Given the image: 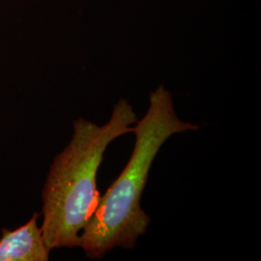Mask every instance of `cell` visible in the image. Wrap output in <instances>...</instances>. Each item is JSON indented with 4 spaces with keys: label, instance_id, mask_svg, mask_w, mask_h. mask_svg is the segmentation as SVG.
Returning <instances> with one entry per match:
<instances>
[{
    "label": "cell",
    "instance_id": "cell-2",
    "mask_svg": "<svg viewBox=\"0 0 261 261\" xmlns=\"http://www.w3.org/2000/svg\"><path fill=\"white\" fill-rule=\"evenodd\" d=\"M137 114L126 99L114 105L110 120L84 118L73 124L69 143L56 155L42 190L41 228L50 251L79 247L84 225L98 205L97 173L112 141L133 132Z\"/></svg>",
    "mask_w": 261,
    "mask_h": 261
},
{
    "label": "cell",
    "instance_id": "cell-3",
    "mask_svg": "<svg viewBox=\"0 0 261 261\" xmlns=\"http://www.w3.org/2000/svg\"><path fill=\"white\" fill-rule=\"evenodd\" d=\"M39 213L34 212L25 224L15 230L3 228L0 238V261H47L50 250L47 247Z\"/></svg>",
    "mask_w": 261,
    "mask_h": 261
},
{
    "label": "cell",
    "instance_id": "cell-1",
    "mask_svg": "<svg viewBox=\"0 0 261 261\" xmlns=\"http://www.w3.org/2000/svg\"><path fill=\"white\" fill-rule=\"evenodd\" d=\"M198 129L197 125L178 117L171 94L164 85L151 92L146 113L133 127L136 141L130 159L120 175L100 196L80 235L79 247L88 258H103L118 247L135 248L151 223L140 201L153 161L170 137Z\"/></svg>",
    "mask_w": 261,
    "mask_h": 261
}]
</instances>
